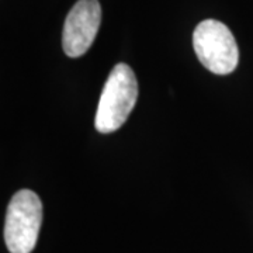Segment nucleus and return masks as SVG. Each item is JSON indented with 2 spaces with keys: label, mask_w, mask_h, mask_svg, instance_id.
<instances>
[{
  "label": "nucleus",
  "mask_w": 253,
  "mask_h": 253,
  "mask_svg": "<svg viewBox=\"0 0 253 253\" xmlns=\"http://www.w3.org/2000/svg\"><path fill=\"white\" fill-rule=\"evenodd\" d=\"M138 99L135 73L126 63H117L101 91L94 126L101 134L117 131L129 117Z\"/></svg>",
  "instance_id": "1"
},
{
  "label": "nucleus",
  "mask_w": 253,
  "mask_h": 253,
  "mask_svg": "<svg viewBox=\"0 0 253 253\" xmlns=\"http://www.w3.org/2000/svg\"><path fill=\"white\" fill-rule=\"evenodd\" d=\"M101 23L99 0H79L68 13L62 33L65 54L79 58L87 52Z\"/></svg>",
  "instance_id": "4"
},
{
  "label": "nucleus",
  "mask_w": 253,
  "mask_h": 253,
  "mask_svg": "<svg viewBox=\"0 0 253 253\" xmlns=\"http://www.w3.org/2000/svg\"><path fill=\"white\" fill-rule=\"evenodd\" d=\"M193 46L200 62L210 72L228 75L234 72L239 61L235 37L224 23L204 20L193 33Z\"/></svg>",
  "instance_id": "3"
},
{
  "label": "nucleus",
  "mask_w": 253,
  "mask_h": 253,
  "mask_svg": "<svg viewBox=\"0 0 253 253\" xmlns=\"http://www.w3.org/2000/svg\"><path fill=\"white\" fill-rule=\"evenodd\" d=\"M42 222V203L31 190H20L10 200L4 221V242L10 253H31Z\"/></svg>",
  "instance_id": "2"
}]
</instances>
